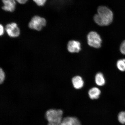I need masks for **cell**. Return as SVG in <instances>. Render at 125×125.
I'll return each instance as SVG.
<instances>
[{
  "label": "cell",
  "instance_id": "obj_12",
  "mask_svg": "<svg viewBox=\"0 0 125 125\" xmlns=\"http://www.w3.org/2000/svg\"><path fill=\"white\" fill-rule=\"evenodd\" d=\"M117 66L120 71H125V59L118 60L117 62Z\"/></svg>",
  "mask_w": 125,
  "mask_h": 125
},
{
  "label": "cell",
  "instance_id": "obj_5",
  "mask_svg": "<svg viewBox=\"0 0 125 125\" xmlns=\"http://www.w3.org/2000/svg\"><path fill=\"white\" fill-rule=\"evenodd\" d=\"M5 30L8 35L11 37H17L20 35L19 28L17 23L15 22L9 23L6 25Z\"/></svg>",
  "mask_w": 125,
  "mask_h": 125
},
{
  "label": "cell",
  "instance_id": "obj_4",
  "mask_svg": "<svg viewBox=\"0 0 125 125\" xmlns=\"http://www.w3.org/2000/svg\"><path fill=\"white\" fill-rule=\"evenodd\" d=\"M87 42L90 46L96 48L101 46L102 40L100 36L97 32L92 31L87 36Z\"/></svg>",
  "mask_w": 125,
  "mask_h": 125
},
{
  "label": "cell",
  "instance_id": "obj_10",
  "mask_svg": "<svg viewBox=\"0 0 125 125\" xmlns=\"http://www.w3.org/2000/svg\"><path fill=\"white\" fill-rule=\"evenodd\" d=\"M101 92L97 87H94L91 89L88 92L89 97L92 99H97L99 98Z\"/></svg>",
  "mask_w": 125,
  "mask_h": 125
},
{
  "label": "cell",
  "instance_id": "obj_15",
  "mask_svg": "<svg viewBox=\"0 0 125 125\" xmlns=\"http://www.w3.org/2000/svg\"><path fill=\"white\" fill-rule=\"evenodd\" d=\"M5 78V74L3 70L1 68L0 70V83L1 84L4 82Z\"/></svg>",
  "mask_w": 125,
  "mask_h": 125
},
{
  "label": "cell",
  "instance_id": "obj_7",
  "mask_svg": "<svg viewBox=\"0 0 125 125\" xmlns=\"http://www.w3.org/2000/svg\"><path fill=\"white\" fill-rule=\"evenodd\" d=\"M67 49L70 53L79 52L81 50V43L76 41H70L67 45Z\"/></svg>",
  "mask_w": 125,
  "mask_h": 125
},
{
  "label": "cell",
  "instance_id": "obj_13",
  "mask_svg": "<svg viewBox=\"0 0 125 125\" xmlns=\"http://www.w3.org/2000/svg\"><path fill=\"white\" fill-rule=\"evenodd\" d=\"M118 121L122 124H125V112H122L118 114Z\"/></svg>",
  "mask_w": 125,
  "mask_h": 125
},
{
  "label": "cell",
  "instance_id": "obj_18",
  "mask_svg": "<svg viewBox=\"0 0 125 125\" xmlns=\"http://www.w3.org/2000/svg\"><path fill=\"white\" fill-rule=\"evenodd\" d=\"M4 32V29L2 25L0 24V36L3 35Z\"/></svg>",
  "mask_w": 125,
  "mask_h": 125
},
{
  "label": "cell",
  "instance_id": "obj_14",
  "mask_svg": "<svg viewBox=\"0 0 125 125\" xmlns=\"http://www.w3.org/2000/svg\"><path fill=\"white\" fill-rule=\"evenodd\" d=\"M37 5L39 7H42L44 5L47 0H33Z\"/></svg>",
  "mask_w": 125,
  "mask_h": 125
},
{
  "label": "cell",
  "instance_id": "obj_17",
  "mask_svg": "<svg viewBox=\"0 0 125 125\" xmlns=\"http://www.w3.org/2000/svg\"><path fill=\"white\" fill-rule=\"evenodd\" d=\"M28 0H15L19 3L20 4H24L27 2Z\"/></svg>",
  "mask_w": 125,
  "mask_h": 125
},
{
  "label": "cell",
  "instance_id": "obj_3",
  "mask_svg": "<svg viewBox=\"0 0 125 125\" xmlns=\"http://www.w3.org/2000/svg\"><path fill=\"white\" fill-rule=\"evenodd\" d=\"M46 21L42 17L36 15L31 19L29 24V26L31 29L37 31H40L46 26Z\"/></svg>",
  "mask_w": 125,
  "mask_h": 125
},
{
  "label": "cell",
  "instance_id": "obj_6",
  "mask_svg": "<svg viewBox=\"0 0 125 125\" xmlns=\"http://www.w3.org/2000/svg\"><path fill=\"white\" fill-rule=\"evenodd\" d=\"M3 4V10L6 12H14L16 9V3L15 0H1Z\"/></svg>",
  "mask_w": 125,
  "mask_h": 125
},
{
  "label": "cell",
  "instance_id": "obj_2",
  "mask_svg": "<svg viewBox=\"0 0 125 125\" xmlns=\"http://www.w3.org/2000/svg\"><path fill=\"white\" fill-rule=\"evenodd\" d=\"M63 112L61 109H51L46 112V117L48 125H60L62 121Z\"/></svg>",
  "mask_w": 125,
  "mask_h": 125
},
{
  "label": "cell",
  "instance_id": "obj_16",
  "mask_svg": "<svg viewBox=\"0 0 125 125\" xmlns=\"http://www.w3.org/2000/svg\"><path fill=\"white\" fill-rule=\"evenodd\" d=\"M120 50L122 54L125 55V40L121 44Z\"/></svg>",
  "mask_w": 125,
  "mask_h": 125
},
{
  "label": "cell",
  "instance_id": "obj_9",
  "mask_svg": "<svg viewBox=\"0 0 125 125\" xmlns=\"http://www.w3.org/2000/svg\"><path fill=\"white\" fill-rule=\"evenodd\" d=\"M72 82L74 88L79 89L82 88L84 85V81L82 77L79 76H76L73 78Z\"/></svg>",
  "mask_w": 125,
  "mask_h": 125
},
{
  "label": "cell",
  "instance_id": "obj_1",
  "mask_svg": "<svg viewBox=\"0 0 125 125\" xmlns=\"http://www.w3.org/2000/svg\"><path fill=\"white\" fill-rule=\"evenodd\" d=\"M113 16V12L109 8L101 6L98 7L97 13L94 16V20L98 25L107 26L112 23Z\"/></svg>",
  "mask_w": 125,
  "mask_h": 125
},
{
  "label": "cell",
  "instance_id": "obj_11",
  "mask_svg": "<svg viewBox=\"0 0 125 125\" xmlns=\"http://www.w3.org/2000/svg\"><path fill=\"white\" fill-rule=\"evenodd\" d=\"M95 81L97 85L102 86L105 83V81L104 75L101 73H97L95 76Z\"/></svg>",
  "mask_w": 125,
  "mask_h": 125
},
{
  "label": "cell",
  "instance_id": "obj_8",
  "mask_svg": "<svg viewBox=\"0 0 125 125\" xmlns=\"http://www.w3.org/2000/svg\"><path fill=\"white\" fill-rule=\"evenodd\" d=\"M60 125H81V124L76 117L68 116L63 119Z\"/></svg>",
  "mask_w": 125,
  "mask_h": 125
}]
</instances>
